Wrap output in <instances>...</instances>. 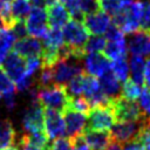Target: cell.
I'll use <instances>...</instances> for the list:
<instances>
[{"instance_id": "cell-1", "label": "cell", "mask_w": 150, "mask_h": 150, "mask_svg": "<svg viewBox=\"0 0 150 150\" xmlns=\"http://www.w3.org/2000/svg\"><path fill=\"white\" fill-rule=\"evenodd\" d=\"M142 4L139 0H127L124 7L112 16V23L123 33L132 34L139 30Z\"/></svg>"}, {"instance_id": "cell-2", "label": "cell", "mask_w": 150, "mask_h": 150, "mask_svg": "<svg viewBox=\"0 0 150 150\" xmlns=\"http://www.w3.org/2000/svg\"><path fill=\"white\" fill-rule=\"evenodd\" d=\"M69 100L70 97L67 94L64 86L52 84L49 87L38 88V101L43 108L63 112L69 105Z\"/></svg>"}, {"instance_id": "cell-3", "label": "cell", "mask_w": 150, "mask_h": 150, "mask_svg": "<svg viewBox=\"0 0 150 150\" xmlns=\"http://www.w3.org/2000/svg\"><path fill=\"white\" fill-rule=\"evenodd\" d=\"M82 59L77 55H70L59 60L53 67V81L54 84L66 86L71 79L83 73Z\"/></svg>"}, {"instance_id": "cell-4", "label": "cell", "mask_w": 150, "mask_h": 150, "mask_svg": "<svg viewBox=\"0 0 150 150\" xmlns=\"http://www.w3.org/2000/svg\"><path fill=\"white\" fill-rule=\"evenodd\" d=\"M62 34L64 45L75 53H83V47L89 39V33L84 25L76 20H69L62 27Z\"/></svg>"}, {"instance_id": "cell-5", "label": "cell", "mask_w": 150, "mask_h": 150, "mask_svg": "<svg viewBox=\"0 0 150 150\" xmlns=\"http://www.w3.org/2000/svg\"><path fill=\"white\" fill-rule=\"evenodd\" d=\"M115 115L111 105L93 107L87 115V129L97 131H109L115 124Z\"/></svg>"}, {"instance_id": "cell-6", "label": "cell", "mask_w": 150, "mask_h": 150, "mask_svg": "<svg viewBox=\"0 0 150 150\" xmlns=\"http://www.w3.org/2000/svg\"><path fill=\"white\" fill-rule=\"evenodd\" d=\"M144 123H145V120L122 121V122L115 123L110 130L111 141L118 144H124V143L137 139L141 130L144 127Z\"/></svg>"}, {"instance_id": "cell-7", "label": "cell", "mask_w": 150, "mask_h": 150, "mask_svg": "<svg viewBox=\"0 0 150 150\" xmlns=\"http://www.w3.org/2000/svg\"><path fill=\"white\" fill-rule=\"evenodd\" d=\"M22 128L27 134L45 131V116L43 107L38 100H33L30 105L25 110L22 117Z\"/></svg>"}, {"instance_id": "cell-8", "label": "cell", "mask_w": 150, "mask_h": 150, "mask_svg": "<svg viewBox=\"0 0 150 150\" xmlns=\"http://www.w3.org/2000/svg\"><path fill=\"white\" fill-rule=\"evenodd\" d=\"M25 21L27 33L38 39H42L49 27L47 21V11L41 6H33L29 15Z\"/></svg>"}, {"instance_id": "cell-9", "label": "cell", "mask_w": 150, "mask_h": 150, "mask_svg": "<svg viewBox=\"0 0 150 150\" xmlns=\"http://www.w3.org/2000/svg\"><path fill=\"white\" fill-rule=\"evenodd\" d=\"M111 109L115 115V118L118 122L144 120L137 103H135V101L125 100L122 96L111 102Z\"/></svg>"}, {"instance_id": "cell-10", "label": "cell", "mask_w": 150, "mask_h": 150, "mask_svg": "<svg viewBox=\"0 0 150 150\" xmlns=\"http://www.w3.org/2000/svg\"><path fill=\"white\" fill-rule=\"evenodd\" d=\"M63 120L66 125V136L69 139H74L81 136L87 129L86 114L75 111L69 107L63 111Z\"/></svg>"}, {"instance_id": "cell-11", "label": "cell", "mask_w": 150, "mask_h": 150, "mask_svg": "<svg viewBox=\"0 0 150 150\" xmlns=\"http://www.w3.org/2000/svg\"><path fill=\"white\" fill-rule=\"evenodd\" d=\"M43 116H45L46 135L50 141H55L66 135L64 120L60 111L43 108Z\"/></svg>"}, {"instance_id": "cell-12", "label": "cell", "mask_w": 150, "mask_h": 150, "mask_svg": "<svg viewBox=\"0 0 150 150\" xmlns=\"http://www.w3.org/2000/svg\"><path fill=\"white\" fill-rule=\"evenodd\" d=\"M82 66L83 71H86V74L94 76L96 79H100L102 75L110 70L109 60L100 53L84 54L82 59Z\"/></svg>"}, {"instance_id": "cell-13", "label": "cell", "mask_w": 150, "mask_h": 150, "mask_svg": "<svg viewBox=\"0 0 150 150\" xmlns=\"http://www.w3.org/2000/svg\"><path fill=\"white\" fill-rule=\"evenodd\" d=\"M1 66L2 70L13 81V83H16L26 75V60L14 50L8 53Z\"/></svg>"}, {"instance_id": "cell-14", "label": "cell", "mask_w": 150, "mask_h": 150, "mask_svg": "<svg viewBox=\"0 0 150 150\" xmlns=\"http://www.w3.org/2000/svg\"><path fill=\"white\" fill-rule=\"evenodd\" d=\"M111 23L112 21L110 19V15L101 9H98L95 13L87 14L83 19V25L88 30V33H90L91 35L104 34Z\"/></svg>"}, {"instance_id": "cell-15", "label": "cell", "mask_w": 150, "mask_h": 150, "mask_svg": "<svg viewBox=\"0 0 150 150\" xmlns=\"http://www.w3.org/2000/svg\"><path fill=\"white\" fill-rule=\"evenodd\" d=\"M13 50L20 56L30 59V57H41L42 55V42L34 36H26L15 41Z\"/></svg>"}, {"instance_id": "cell-16", "label": "cell", "mask_w": 150, "mask_h": 150, "mask_svg": "<svg viewBox=\"0 0 150 150\" xmlns=\"http://www.w3.org/2000/svg\"><path fill=\"white\" fill-rule=\"evenodd\" d=\"M128 50L136 56L144 57L150 55V34L141 30L132 33L128 41Z\"/></svg>"}, {"instance_id": "cell-17", "label": "cell", "mask_w": 150, "mask_h": 150, "mask_svg": "<svg viewBox=\"0 0 150 150\" xmlns=\"http://www.w3.org/2000/svg\"><path fill=\"white\" fill-rule=\"evenodd\" d=\"M82 137L90 150H105L111 143V137L108 131H97L86 129Z\"/></svg>"}, {"instance_id": "cell-18", "label": "cell", "mask_w": 150, "mask_h": 150, "mask_svg": "<svg viewBox=\"0 0 150 150\" xmlns=\"http://www.w3.org/2000/svg\"><path fill=\"white\" fill-rule=\"evenodd\" d=\"M47 21L49 28H62L69 21V13L67 8L59 1L47 7Z\"/></svg>"}, {"instance_id": "cell-19", "label": "cell", "mask_w": 150, "mask_h": 150, "mask_svg": "<svg viewBox=\"0 0 150 150\" xmlns=\"http://www.w3.org/2000/svg\"><path fill=\"white\" fill-rule=\"evenodd\" d=\"M98 82H100L102 91L105 94V96L111 102L121 96V88H122L121 82L115 77V75L112 74L111 70H109L104 75H102L98 79Z\"/></svg>"}, {"instance_id": "cell-20", "label": "cell", "mask_w": 150, "mask_h": 150, "mask_svg": "<svg viewBox=\"0 0 150 150\" xmlns=\"http://www.w3.org/2000/svg\"><path fill=\"white\" fill-rule=\"evenodd\" d=\"M104 56L112 61L118 59H124L128 53V45L125 39L123 40H115L108 41L104 47Z\"/></svg>"}, {"instance_id": "cell-21", "label": "cell", "mask_w": 150, "mask_h": 150, "mask_svg": "<svg viewBox=\"0 0 150 150\" xmlns=\"http://www.w3.org/2000/svg\"><path fill=\"white\" fill-rule=\"evenodd\" d=\"M15 142V130L9 120L0 118V150L11 148Z\"/></svg>"}, {"instance_id": "cell-22", "label": "cell", "mask_w": 150, "mask_h": 150, "mask_svg": "<svg viewBox=\"0 0 150 150\" xmlns=\"http://www.w3.org/2000/svg\"><path fill=\"white\" fill-rule=\"evenodd\" d=\"M15 41H16V38L9 28H6V27L0 28V66L5 61L11 49L13 48Z\"/></svg>"}, {"instance_id": "cell-23", "label": "cell", "mask_w": 150, "mask_h": 150, "mask_svg": "<svg viewBox=\"0 0 150 150\" xmlns=\"http://www.w3.org/2000/svg\"><path fill=\"white\" fill-rule=\"evenodd\" d=\"M144 66H145V61L142 56H136V55L131 56L129 61L130 79L139 86L144 84Z\"/></svg>"}, {"instance_id": "cell-24", "label": "cell", "mask_w": 150, "mask_h": 150, "mask_svg": "<svg viewBox=\"0 0 150 150\" xmlns=\"http://www.w3.org/2000/svg\"><path fill=\"white\" fill-rule=\"evenodd\" d=\"M33 6L29 0H13L12 2V16L16 21H25L29 15Z\"/></svg>"}, {"instance_id": "cell-25", "label": "cell", "mask_w": 150, "mask_h": 150, "mask_svg": "<svg viewBox=\"0 0 150 150\" xmlns=\"http://www.w3.org/2000/svg\"><path fill=\"white\" fill-rule=\"evenodd\" d=\"M110 70L115 75V77L120 82H125L129 76H130V70H129V61L124 59H118L115 60L110 63Z\"/></svg>"}, {"instance_id": "cell-26", "label": "cell", "mask_w": 150, "mask_h": 150, "mask_svg": "<svg viewBox=\"0 0 150 150\" xmlns=\"http://www.w3.org/2000/svg\"><path fill=\"white\" fill-rule=\"evenodd\" d=\"M84 77L86 73L79 74L74 79H71L66 86V91L69 95V97H80L83 95V89H84Z\"/></svg>"}, {"instance_id": "cell-27", "label": "cell", "mask_w": 150, "mask_h": 150, "mask_svg": "<svg viewBox=\"0 0 150 150\" xmlns=\"http://www.w3.org/2000/svg\"><path fill=\"white\" fill-rule=\"evenodd\" d=\"M142 91V86L134 82L131 79H128L125 82H123L121 88V96L129 101H135L138 98L139 94Z\"/></svg>"}, {"instance_id": "cell-28", "label": "cell", "mask_w": 150, "mask_h": 150, "mask_svg": "<svg viewBox=\"0 0 150 150\" xmlns=\"http://www.w3.org/2000/svg\"><path fill=\"white\" fill-rule=\"evenodd\" d=\"M105 43H107L105 38H103L102 35H93L86 42V45L83 47V53L84 54L100 53V52L104 50Z\"/></svg>"}, {"instance_id": "cell-29", "label": "cell", "mask_w": 150, "mask_h": 150, "mask_svg": "<svg viewBox=\"0 0 150 150\" xmlns=\"http://www.w3.org/2000/svg\"><path fill=\"white\" fill-rule=\"evenodd\" d=\"M138 108L142 112V116L145 121H150V88L144 87L137 98Z\"/></svg>"}, {"instance_id": "cell-30", "label": "cell", "mask_w": 150, "mask_h": 150, "mask_svg": "<svg viewBox=\"0 0 150 150\" xmlns=\"http://www.w3.org/2000/svg\"><path fill=\"white\" fill-rule=\"evenodd\" d=\"M12 2L13 0H0V16L4 27L9 29L15 23V20L12 16Z\"/></svg>"}, {"instance_id": "cell-31", "label": "cell", "mask_w": 150, "mask_h": 150, "mask_svg": "<svg viewBox=\"0 0 150 150\" xmlns=\"http://www.w3.org/2000/svg\"><path fill=\"white\" fill-rule=\"evenodd\" d=\"M100 9L107 14L115 16L125 5L127 0H97Z\"/></svg>"}, {"instance_id": "cell-32", "label": "cell", "mask_w": 150, "mask_h": 150, "mask_svg": "<svg viewBox=\"0 0 150 150\" xmlns=\"http://www.w3.org/2000/svg\"><path fill=\"white\" fill-rule=\"evenodd\" d=\"M141 19H139V30L150 34V0L141 1Z\"/></svg>"}, {"instance_id": "cell-33", "label": "cell", "mask_w": 150, "mask_h": 150, "mask_svg": "<svg viewBox=\"0 0 150 150\" xmlns=\"http://www.w3.org/2000/svg\"><path fill=\"white\" fill-rule=\"evenodd\" d=\"M12 93H16L15 84L5 74V71L0 69V95L4 96L7 94H12Z\"/></svg>"}, {"instance_id": "cell-34", "label": "cell", "mask_w": 150, "mask_h": 150, "mask_svg": "<svg viewBox=\"0 0 150 150\" xmlns=\"http://www.w3.org/2000/svg\"><path fill=\"white\" fill-rule=\"evenodd\" d=\"M68 107H69L70 109L75 110V111L83 112V114L88 112V111L91 109V107H90V104L88 103V101H87L84 97H82V96H80V97H70V100H69V105H68Z\"/></svg>"}, {"instance_id": "cell-35", "label": "cell", "mask_w": 150, "mask_h": 150, "mask_svg": "<svg viewBox=\"0 0 150 150\" xmlns=\"http://www.w3.org/2000/svg\"><path fill=\"white\" fill-rule=\"evenodd\" d=\"M145 150H150V121H145L143 129L137 138Z\"/></svg>"}, {"instance_id": "cell-36", "label": "cell", "mask_w": 150, "mask_h": 150, "mask_svg": "<svg viewBox=\"0 0 150 150\" xmlns=\"http://www.w3.org/2000/svg\"><path fill=\"white\" fill-rule=\"evenodd\" d=\"M79 5H80V8H81V11L84 15L95 13L100 9L97 0H80Z\"/></svg>"}, {"instance_id": "cell-37", "label": "cell", "mask_w": 150, "mask_h": 150, "mask_svg": "<svg viewBox=\"0 0 150 150\" xmlns=\"http://www.w3.org/2000/svg\"><path fill=\"white\" fill-rule=\"evenodd\" d=\"M73 143L67 137H61L50 143V146L48 150H71Z\"/></svg>"}, {"instance_id": "cell-38", "label": "cell", "mask_w": 150, "mask_h": 150, "mask_svg": "<svg viewBox=\"0 0 150 150\" xmlns=\"http://www.w3.org/2000/svg\"><path fill=\"white\" fill-rule=\"evenodd\" d=\"M12 32L14 33L15 38L19 40V39H22V38H26L28 35L27 33V28H26V25L23 21H16L14 23V26L12 27Z\"/></svg>"}, {"instance_id": "cell-39", "label": "cell", "mask_w": 150, "mask_h": 150, "mask_svg": "<svg viewBox=\"0 0 150 150\" xmlns=\"http://www.w3.org/2000/svg\"><path fill=\"white\" fill-rule=\"evenodd\" d=\"M16 93H12V94H7V95H4L1 96L4 98V103H5V107L8 109V110H12L14 109L15 104H16Z\"/></svg>"}, {"instance_id": "cell-40", "label": "cell", "mask_w": 150, "mask_h": 150, "mask_svg": "<svg viewBox=\"0 0 150 150\" xmlns=\"http://www.w3.org/2000/svg\"><path fill=\"white\" fill-rule=\"evenodd\" d=\"M70 141H71V143H73L71 150H90V149L88 148V145L86 144V142H84L82 135L79 136V137H76V138H74V139H70Z\"/></svg>"}, {"instance_id": "cell-41", "label": "cell", "mask_w": 150, "mask_h": 150, "mask_svg": "<svg viewBox=\"0 0 150 150\" xmlns=\"http://www.w3.org/2000/svg\"><path fill=\"white\" fill-rule=\"evenodd\" d=\"M122 150H145V149L143 148V145L139 143L138 139H135V141L124 143L122 146Z\"/></svg>"}, {"instance_id": "cell-42", "label": "cell", "mask_w": 150, "mask_h": 150, "mask_svg": "<svg viewBox=\"0 0 150 150\" xmlns=\"http://www.w3.org/2000/svg\"><path fill=\"white\" fill-rule=\"evenodd\" d=\"M144 84L150 88V59L145 61L144 66Z\"/></svg>"}, {"instance_id": "cell-43", "label": "cell", "mask_w": 150, "mask_h": 150, "mask_svg": "<svg viewBox=\"0 0 150 150\" xmlns=\"http://www.w3.org/2000/svg\"><path fill=\"white\" fill-rule=\"evenodd\" d=\"M105 150H122V144H118V143L111 141V143L108 145V148Z\"/></svg>"}, {"instance_id": "cell-44", "label": "cell", "mask_w": 150, "mask_h": 150, "mask_svg": "<svg viewBox=\"0 0 150 150\" xmlns=\"http://www.w3.org/2000/svg\"><path fill=\"white\" fill-rule=\"evenodd\" d=\"M32 4H34V6H41L43 7L42 5H45V0H29Z\"/></svg>"}, {"instance_id": "cell-45", "label": "cell", "mask_w": 150, "mask_h": 150, "mask_svg": "<svg viewBox=\"0 0 150 150\" xmlns=\"http://www.w3.org/2000/svg\"><path fill=\"white\" fill-rule=\"evenodd\" d=\"M5 150H18V148H14V146H11L8 149H5Z\"/></svg>"}, {"instance_id": "cell-46", "label": "cell", "mask_w": 150, "mask_h": 150, "mask_svg": "<svg viewBox=\"0 0 150 150\" xmlns=\"http://www.w3.org/2000/svg\"><path fill=\"white\" fill-rule=\"evenodd\" d=\"M4 27V23H2V20H1V16H0V28Z\"/></svg>"}, {"instance_id": "cell-47", "label": "cell", "mask_w": 150, "mask_h": 150, "mask_svg": "<svg viewBox=\"0 0 150 150\" xmlns=\"http://www.w3.org/2000/svg\"><path fill=\"white\" fill-rule=\"evenodd\" d=\"M0 98H1V95H0Z\"/></svg>"}]
</instances>
